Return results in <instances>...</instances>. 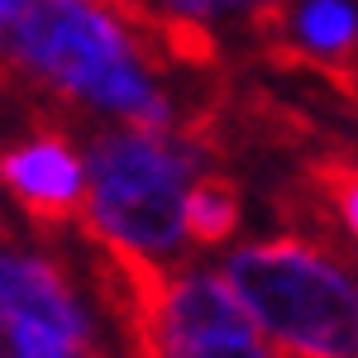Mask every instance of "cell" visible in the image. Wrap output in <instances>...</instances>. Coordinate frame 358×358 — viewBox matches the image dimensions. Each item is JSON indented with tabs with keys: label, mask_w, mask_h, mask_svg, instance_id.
<instances>
[{
	"label": "cell",
	"mask_w": 358,
	"mask_h": 358,
	"mask_svg": "<svg viewBox=\"0 0 358 358\" xmlns=\"http://www.w3.org/2000/svg\"><path fill=\"white\" fill-rule=\"evenodd\" d=\"M239 182L224 172H201L187 182L182 196V239H192L201 248H220L224 239H234L239 229Z\"/></svg>",
	"instance_id": "5b68a950"
},
{
	"label": "cell",
	"mask_w": 358,
	"mask_h": 358,
	"mask_svg": "<svg viewBox=\"0 0 358 358\" xmlns=\"http://www.w3.org/2000/svg\"><path fill=\"white\" fill-rule=\"evenodd\" d=\"M349 253L301 234L258 239L224 258V287L287 358H354L358 296Z\"/></svg>",
	"instance_id": "6da1fadb"
},
{
	"label": "cell",
	"mask_w": 358,
	"mask_h": 358,
	"mask_svg": "<svg viewBox=\"0 0 358 358\" xmlns=\"http://www.w3.org/2000/svg\"><path fill=\"white\" fill-rule=\"evenodd\" d=\"M273 358H287V354H273Z\"/></svg>",
	"instance_id": "30bf717a"
},
{
	"label": "cell",
	"mask_w": 358,
	"mask_h": 358,
	"mask_svg": "<svg viewBox=\"0 0 358 358\" xmlns=\"http://www.w3.org/2000/svg\"><path fill=\"white\" fill-rule=\"evenodd\" d=\"M292 24L301 34L306 53L354 67V10L344 0H301Z\"/></svg>",
	"instance_id": "8992f818"
},
{
	"label": "cell",
	"mask_w": 358,
	"mask_h": 358,
	"mask_svg": "<svg viewBox=\"0 0 358 358\" xmlns=\"http://www.w3.org/2000/svg\"><path fill=\"white\" fill-rule=\"evenodd\" d=\"M10 15H15V5L0 0V53H5V57H10Z\"/></svg>",
	"instance_id": "9c48e42d"
},
{
	"label": "cell",
	"mask_w": 358,
	"mask_h": 358,
	"mask_svg": "<svg viewBox=\"0 0 358 358\" xmlns=\"http://www.w3.org/2000/svg\"><path fill=\"white\" fill-rule=\"evenodd\" d=\"M172 15H192V20H201V15H215L220 5H258V0H163Z\"/></svg>",
	"instance_id": "52a82bcc"
},
{
	"label": "cell",
	"mask_w": 358,
	"mask_h": 358,
	"mask_svg": "<svg viewBox=\"0 0 358 358\" xmlns=\"http://www.w3.org/2000/svg\"><path fill=\"white\" fill-rule=\"evenodd\" d=\"M0 187L38 234H62L82 215V153L57 115H34L24 138L0 143Z\"/></svg>",
	"instance_id": "3957f363"
},
{
	"label": "cell",
	"mask_w": 358,
	"mask_h": 358,
	"mask_svg": "<svg viewBox=\"0 0 358 358\" xmlns=\"http://www.w3.org/2000/svg\"><path fill=\"white\" fill-rule=\"evenodd\" d=\"M0 315L38 325L67 344H101L91 315L77 301L72 277L53 253H20L10 244L0 248Z\"/></svg>",
	"instance_id": "277c9868"
},
{
	"label": "cell",
	"mask_w": 358,
	"mask_h": 358,
	"mask_svg": "<svg viewBox=\"0 0 358 358\" xmlns=\"http://www.w3.org/2000/svg\"><path fill=\"white\" fill-rule=\"evenodd\" d=\"M206 163L172 129H96L82 158V215L86 239L124 244L148 258L182 248V196Z\"/></svg>",
	"instance_id": "7a4b0ae2"
},
{
	"label": "cell",
	"mask_w": 358,
	"mask_h": 358,
	"mask_svg": "<svg viewBox=\"0 0 358 358\" xmlns=\"http://www.w3.org/2000/svg\"><path fill=\"white\" fill-rule=\"evenodd\" d=\"M15 91H24V77H20L15 57H5V53H0V96H15Z\"/></svg>",
	"instance_id": "ba28073f"
}]
</instances>
